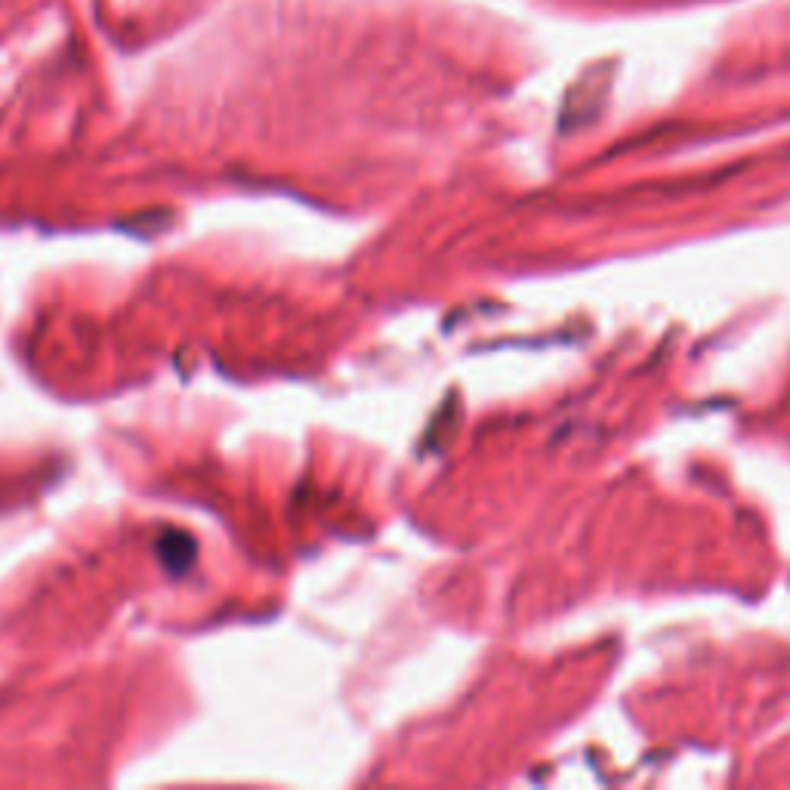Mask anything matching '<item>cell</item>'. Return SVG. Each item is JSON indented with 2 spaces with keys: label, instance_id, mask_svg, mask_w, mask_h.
<instances>
[{
  "label": "cell",
  "instance_id": "1",
  "mask_svg": "<svg viewBox=\"0 0 790 790\" xmlns=\"http://www.w3.org/2000/svg\"><path fill=\"white\" fill-rule=\"evenodd\" d=\"M158 556H161L164 568L173 571V574L189 571L192 562H195V541L183 531H167L158 541Z\"/></svg>",
  "mask_w": 790,
  "mask_h": 790
}]
</instances>
